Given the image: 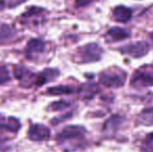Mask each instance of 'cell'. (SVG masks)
Instances as JSON below:
<instances>
[{
  "instance_id": "10",
  "label": "cell",
  "mask_w": 153,
  "mask_h": 152,
  "mask_svg": "<svg viewBox=\"0 0 153 152\" xmlns=\"http://www.w3.org/2000/svg\"><path fill=\"white\" fill-rule=\"evenodd\" d=\"M137 122L142 125H153V108L144 110L140 114Z\"/></svg>"
},
{
  "instance_id": "12",
  "label": "cell",
  "mask_w": 153,
  "mask_h": 152,
  "mask_svg": "<svg viewBox=\"0 0 153 152\" xmlns=\"http://www.w3.org/2000/svg\"><path fill=\"white\" fill-rule=\"evenodd\" d=\"M95 0H76V6L80 7V6H85L88 4H91Z\"/></svg>"
},
{
  "instance_id": "3",
  "label": "cell",
  "mask_w": 153,
  "mask_h": 152,
  "mask_svg": "<svg viewBox=\"0 0 153 152\" xmlns=\"http://www.w3.org/2000/svg\"><path fill=\"white\" fill-rule=\"evenodd\" d=\"M85 130L80 126H68L66 127L61 133L57 134L56 140L59 143H66V142H75L76 141L77 144H80L81 141L85 139Z\"/></svg>"
},
{
  "instance_id": "2",
  "label": "cell",
  "mask_w": 153,
  "mask_h": 152,
  "mask_svg": "<svg viewBox=\"0 0 153 152\" xmlns=\"http://www.w3.org/2000/svg\"><path fill=\"white\" fill-rule=\"evenodd\" d=\"M131 87H152L153 85V66H143L137 69L132 75L130 81Z\"/></svg>"
},
{
  "instance_id": "7",
  "label": "cell",
  "mask_w": 153,
  "mask_h": 152,
  "mask_svg": "<svg viewBox=\"0 0 153 152\" xmlns=\"http://www.w3.org/2000/svg\"><path fill=\"white\" fill-rule=\"evenodd\" d=\"M129 37H130V33L127 29L121 28V27H113L105 35L107 42H119V41L128 39Z\"/></svg>"
},
{
  "instance_id": "1",
  "label": "cell",
  "mask_w": 153,
  "mask_h": 152,
  "mask_svg": "<svg viewBox=\"0 0 153 152\" xmlns=\"http://www.w3.org/2000/svg\"><path fill=\"white\" fill-rule=\"evenodd\" d=\"M99 80L107 87H120L126 80V73L118 68H109L101 73Z\"/></svg>"
},
{
  "instance_id": "11",
  "label": "cell",
  "mask_w": 153,
  "mask_h": 152,
  "mask_svg": "<svg viewBox=\"0 0 153 152\" xmlns=\"http://www.w3.org/2000/svg\"><path fill=\"white\" fill-rule=\"evenodd\" d=\"M141 149L144 152H153V132L147 134L145 140L142 143Z\"/></svg>"
},
{
  "instance_id": "6",
  "label": "cell",
  "mask_w": 153,
  "mask_h": 152,
  "mask_svg": "<svg viewBox=\"0 0 153 152\" xmlns=\"http://www.w3.org/2000/svg\"><path fill=\"white\" fill-rule=\"evenodd\" d=\"M28 138L32 141H46L50 138V131L44 125H31L28 131Z\"/></svg>"
},
{
  "instance_id": "13",
  "label": "cell",
  "mask_w": 153,
  "mask_h": 152,
  "mask_svg": "<svg viewBox=\"0 0 153 152\" xmlns=\"http://www.w3.org/2000/svg\"><path fill=\"white\" fill-rule=\"evenodd\" d=\"M151 41H152V43H153V33L151 35Z\"/></svg>"
},
{
  "instance_id": "4",
  "label": "cell",
  "mask_w": 153,
  "mask_h": 152,
  "mask_svg": "<svg viewBox=\"0 0 153 152\" xmlns=\"http://www.w3.org/2000/svg\"><path fill=\"white\" fill-rule=\"evenodd\" d=\"M102 55V50L97 44H89L79 49V62L80 63H92L99 61Z\"/></svg>"
},
{
  "instance_id": "9",
  "label": "cell",
  "mask_w": 153,
  "mask_h": 152,
  "mask_svg": "<svg viewBox=\"0 0 153 152\" xmlns=\"http://www.w3.org/2000/svg\"><path fill=\"white\" fill-rule=\"evenodd\" d=\"M121 123H122V118L119 117V116H114V117L109 118L106 121L103 130H104L105 133L113 134L117 131V129L120 127Z\"/></svg>"
},
{
  "instance_id": "8",
  "label": "cell",
  "mask_w": 153,
  "mask_h": 152,
  "mask_svg": "<svg viewBox=\"0 0 153 152\" xmlns=\"http://www.w3.org/2000/svg\"><path fill=\"white\" fill-rule=\"evenodd\" d=\"M131 10L126 6H117L114 10V19L117 22L125 23L130 19Z\"/></svg>"
},
{
  "instance_id": "5",
  "label": "cell",
  "mask_w": 153,
  "mask_h": 152,
  "mask_svg": "<svg viewBox=\"0 0 153 152\" xmlns=\"http://www.w3.org/2000/svg\"><path fill=\"white\" fill-rule=\"evenodd\" d=\"M148 51H149V45L144 41L137 42L131 45H127V46L121 48V52L123 54L130 55V56L135 57V59L146 55Z\"/></svg>"
}]
</instances>
